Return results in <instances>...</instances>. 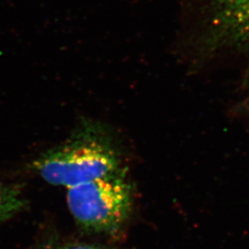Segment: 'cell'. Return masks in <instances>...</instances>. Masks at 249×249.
Wrapping results in <instances>:
<instances>
[{"instance_id": "1", "label": "cell", "mask_w": 249, "mask_h": 249, "mask_svg": "<svg viewBox=\"0 0 249 249\" xmlns=\"http://www.w3.org/2000/svg\"><path fill=\"white\" fill-rule=\"evenodd\" d=\"M33 165L46 183L67 190L120 171L115 151L89 132L45 151Z\"/></svg>"}, {"instance_id": "2", "label": "cell", "mask_w": 249, "mask_h": 249, "mask_svg": "<svg viewBox=\"0 0 249 249\" xmlns=\"http://www.w3.org/2000/svg\"><path fill=\"white\" fill-rule=\"evenodd\" d=\"M67 202L74 220L83 229L114 233L130 213V186L118 171L68 189Z\"/></svg>"}, {"instance_id": "3", "label": "cell", "mask_w": 249, "mask_h": 249, "mask_svg": "<svg viewBox=\"0 0 249 249\" xmlns=\"http://www.w3.org/2000/svg\"><path fill=\"white\" fill-rule=\"evenodd\" d=\"M208 39L213 49L249 47V0H213Z\"/></svg>"}, {"instance_id": "4", "label": "cell", "mask_w": 249, "mask_h": 249, "mask_svg": "<svg viewBox=\"0 0 249 249\" xmlns=\"http://www.w3.org/2000/svg\"><path fill=\"white\" fill-rule=\"evenodd\" d=\"M23 206L24 200L18 190L0 182V223L18 213Z\"/></svg>"}, {"instance_id": "5", "label": "cell", "mask_w": 249, "mask_h": 249, "mask_svg": "<svg viewBox=\"0 0 249 249\" xmlns=\"http://www.w3.org/2000/svg\"><path fill=\"white\" fill-rule=\"evenodd\" d=\"M42 249H99L95 247L88 245H78V244H48Z\"/></svg>"}]
</instances>
